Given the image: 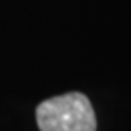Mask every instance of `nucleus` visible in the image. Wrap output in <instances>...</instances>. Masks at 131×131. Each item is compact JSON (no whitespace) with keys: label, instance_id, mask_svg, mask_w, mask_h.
<instances>
[{"label":"nucleus","instance_id":"obj_1","mask_svg":"<svg viewBox=\"0 0 131 131\" xmlns=\"http://www.w3.org/2000/svg\"><path fill=\"white\" fill-rule=\"evenodd\" d=\"M40 131H96V117L84 93H66L40 102L37 107Z\"/></svg>","mask_w":131,"mask_h":131}]
</instances>
